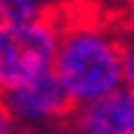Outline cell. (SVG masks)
Masks as SVG:
<instances>
[{
	"label": "cell",
	"mask_w": 134,
	"mask_h": 134,
	"mask_svg": "<svg viewBox=\"0 0 134 134\" xmlns=\"http://www.w3.org/2000/svg\"><path fill=\"white\" fill-rule=\"evenodd\" d=\"M53 73L64 87L73 106L109 95L123 87V56L120 39L95 23H62Z\"/></svg>",
	"instance_id": "1"
},
{
	"label": "cell",
	"mask_w": 134,
	"mask_h": 134,
	"mask_svg": "<svg viewBox=\"0 0 134 134\" xmlns=\"http://www.w3.org/2000/svg\"><path fill=\"white\" fill-rule=\"evenodd\" d=\"M59 36L62 23L53 14L34 23L0 20V95L53 73Z\"/></svg>",
	"instance_id": "2"
},
{
	"label": "cell",
	"mask_w": 134,
	"mask_h": 134,
	"mask_svg": "<svg viewBox=\"0 0 134 134\" xmlns=\"http://www.w3.org/2000/svg\"><path fill=\"white\" fill-rule=\"evenodd\" d=\"M3 100H6L8 112L14 115L20 131L50 134L67 126L70 112H73V100L67 98L56 73H45L17 90L6 92Z\"/></svg>",
	"instance_id": "3"
},
{
	"label": "cell",
	"mask_w": 134,
	"mask_h": 134,
	"mask_svg": "<svg viewBox=\"0 0 134 134\" xmlns=\"http://www.w3.org/2000/svg\"><path fill=\"white\" fill-rule=\"evenodd\" d=\"M67 129L73 134H134V90L123 84L109 95L73 106Z\"/></svg>",
	"instance_id": "4"
},
{
	"label": "cell",
	"mask_w": 134,
	"mask_h": 134,
	"mask_svg": "<svg viewBox=\"0 0 134 134\" xmlns=\"http://www.w3.org/2000/svg\"><path fill=\"white\" fill-rule=\"evenodd\" d=\"M42 17H50L42 0H0V20L6 23H34Z\"/></svg>",
	"instance_id": "5"
},
{
	"label": "cell",
	"mask_w": 134,
	"mask_h": 134,
	"mask_svg": "<svg viewBox=\"0 0 134 134\" xmlns=\"http://www.w3.org/2000/svg\"><path fill=\"white\" fill-rule=\"evenodd\" d=\"M120 56H123V84L134 90V34L129 39H120Z\"/></svg>",
	"instance_id": "6"
},
{
	"label": "cell",
	"mask_w": 134,
	"mask_h": 134,
	"mask_svg": "<svg viewBox=\"0 0 134 134\" xmlns=\"http://www.w3.org/2000/svg\"><path fill=\"white\" fill-rule=\"evenodd\" d=\"M0 134H20V126H17L14 115L8 112L6 100H3V95H0Z\"/></svg>",
	"instance_id": "7"
},
{
	"label": "cell",
	"mask_w": 134,
	"mask_h": 134,
	"mask_svg": "<svg viewBox=\"0 0 134 134\" xmlns=\"http://www.w3.org/2000/svg\"><path fill=\"white\" fill-rule=\"evenodd\" d=\"M20 134H36V131H20Z\"/></svg>",
	"instance_id": "8"
}]
</instances>
